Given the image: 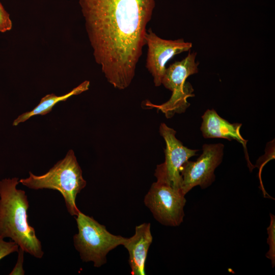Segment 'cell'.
<instances>
[{
    "instance_id": "cell-1",
    "label": "cell",
    "mask_w": 275,
    "mask_h": 275,
    "mask_svg": "<svg viewBox=\"0 0 275 275\" xmlns=\"http://www.w3.org/2000/svg\"><path fill=\"white\" fill-rule=\"evenodd\" d=\"M19 183L16 177L0 181V237L11 238L24 252L41 258V243L28 222L29 201L25 191L17 189Z\"/></svg>"
},
{
    "instance_id": "cell-2",
    "label": "cell",
    "mask_w": 275,
    "mask_h": 275,
    "mask_svg": "<svg viewBox=\"0 0 275 275\" xmlns=\"http://www.w3.org/2000/svg\"><path fill=\"white\" fill-rule=\"evenodd\" d=\"M29 175L28 178L20 179L19 182L31 189L47 188L58 191L63 197L70 214H78L80 211L76 205V198L87 182L82 177L81 169L72 150H69L65 157L45 174L37 176L29 172Z\"/></svg>"
},
{
    "instance_id": "cell-3",
    "label": "cell",
    "mask_w": 275,
    "mask_h": 275,
    "mask_svg": "<svg viewBox=\"0 0 275 275\" xmlns=\"http://www.w3.org/2000/svg\"><path fill=\"white\" fill-rule=\"evenodd\" d=\"M75 219L78 232L73 237L75 248L82 261H92L95 267L105 264L108 253L126 239L112 234L93 217L80 211Z\"/></svg>"
},
{
    "instance_id": "cell-4",
    "label": "cell",
    "mask_w": 275,
    "mask_h": 275,
    "mask_svg": "<svg viewBox=\"0 0 275 275\" xmlns=\"http://www.w3.org/2000/svg\"><path fill=\"white\" fill-rule=\"evenodd\" d=\"M196 52H189L184 59L174 62L166 69L161 84L172 92L168 101L160 105L149 102L146 105L161 111L167 118L173 117L176 113H184L190 105L187 99L195 96L191 85L186 79L198 72L199 63L196 61Z\"/></svg>"
},
{
    "instance_id": "cell-5",
    "label": "cell",
    "mask_w": 275,
    "mask_h": 275,
    "mask_svg": "<svg viewBox=\"0 0 275 275\" xmlns=\"http://www.w3.org/2000/svg\"><path fill=\"white\" fill-rule=\"evenodd\" d=\"M185 195L180 188L157 181L152 183L144 198L145 205L161 224L176 227L184 217Z\"/></svg>"
},
{
    "instance_id": "cell-6",
    "label": "cell",
    "mask_w": 275,
    "mask_h": 275,
    "mask_svg": "<svg viewBox=\"0 0 275 275\" xmlns=\"http://www.w3.org/2000/svg\"><path fill=\"white\" fill-rule=\"evenodd\" d=\"M202 148L203 152L196 161L187 160L180 169L181 190L185 195L195 186L204 189L211 185L215 178L214 171L222 161L223 144H204Z\"/></svg>"
},
{
    "instance_id": "cell-7",
    "label": "cell",
    "mask_w": 275,
    "mask_h": 275,
    "mask_svg": "<svg viewBox=\"0 0 275 275\" xmlns=\"http://www.w3.org/2000/svg\"><path fill=\"white\" fill-rule=\"evenodd\" d=\"M159 133L166 144L165 161L157 166L154 176L157 181L181 189L182 178L180 169L189 158L197 155L198 150L190 149L184 146L176 138V131L163 123L160 125Z\"/></svg>"
},
{
    "instance_id": "cell-8",
    "label": "cell",
    "mask_w": 275,
    "mask_h": 275,
    "mask_svg": "<svg viewBox=\"0 0 275 275\" xmlns=\"http://www.w3.org/2000/svg\"><path fill=\"white\" fill-rule=\"evenodd\" d=\"M145 40L148 46L146 67L151 74L155 86L161 85L167 62L176 55L189 50L193 46L191 42L182 38L166 40L157 36L149 29Z\"/></svg>"
},
{
    "instance_id": "cell-9",
    "label": "cell",
    "mask_w": 275,
    "mask_h": 275,
    "mask_svg": "<svg viewBox=\"0 0 275 275\" xmlns=\"http://www.w3.org/2000/svg\"><path fill=\"white\" fill-rule=\"evenodd\" d=\"M150 223L136 226L135 234L126 239L123 245L129 254V264L132 275H145V263L153 237Z\"/></svg>"
},
{
    "instance_id": "cell-10",
    "label": "cell",
    "mask_w": 275,
    "mask_h": 275,
    "mask_svg": "<svg viewBox=\"0 0 275 275\" xmlns=\"http://www.w3.org/2000/svg\"><path fill=\"white\" fill-rule=\"evenodd\" d=\"M203 122L200 128L204 138H223L235 140L242 145L246 151L248 141L241 136L240 130L242 124L230 123L220 117L213 109H207L202 116Z\"/></svg>"
},
{
    "instance_id": "cell-11",
    "label": "cell",
    "mask_w": 275,
    "mask_h": 275,
    "mask_svg": "<svg viewBox=\"0 0 275 275\" xmlns=\"http://www.w3.org/2000/svg\"><path fill=\"white\" fill-rule=\"evenodd\" d=\"M90 81L85 80L69 93L61 96L53 93L49 94L42 97L39 104L32 111L19 115L13 123V126L24 122L31 117L36 115H45L50 112L52 107L58 102L65 101L73 95H78L89 89Z\"/></svg>"
},
{
    "instance_id": "cell-12",
    "label": "cell",
    "mask_w": 275,
    "mask_h": 275,
    "mask_svg": "<svg viewBox=\"0 0 275 275\" xmlns=\"http://www.w3.org/2000/svg\"><path fill=\"white\" fill-rule=\"evenodd\" d=\"M270 222L267 227L268 238L267 242L269 246V250L266 254V258L271 261L272 267L275 265V216L270 213Z\"/></svg>"
},
{
    "instance_id": "cell-13",
    "label": "cell",
    "mask_w": 275,
    "mask_h": 275,
    "mask_svg": "<svg viewBox=\"0 0 275 275\" xmlns=\"http://www.w3.org/2000/svg\"><path fill=\"white\" fill-rule=\"evenodd\" d=\"M0 237V260L8 255L18 252L19 246L13 241H6Z\"/></svg>"
},
{
    "instance_id": "cell-14",
    "label": "cell",
    "mask_w": 275,
    "mask_h": 275,
    "mask_svg": "<svg viewBox=\"0 0 275 275\" xmlns=\"http://www.w3.org/2000/svg\"><path fill=\"white\" fill-rule=\"evenodd\" d=\"M12 28V22L10 15L0 2V32L5 33L10 31Z\"/></svg>"
},
{
    "instance_id": "cell-15",
    "label": "cell",
    "mask_w": 275,
    "mask_h": 275,
    "mask_svg": "<svg viewBox=\"0 0 275 275\" xmlns=\"http://www.w3.org/2000/svg\"><path fill=\"white\" fill-rule=\"evenodd\" d=\"M18 258L15 267L13 268L11 272L9 273L10 275H23L24 271L23 269V254L24 251L19 247Z\"/></svg>"
}]
</instances>
